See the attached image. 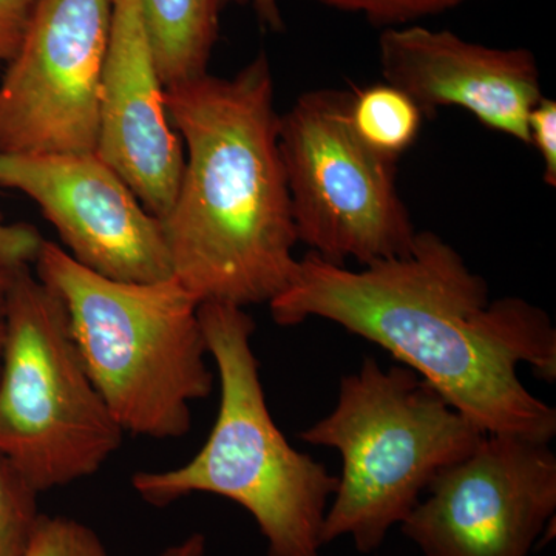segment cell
<instances>
[{"label": "cell", "mask_w": 556, "mask_h": 556, "mask_svg": "<svg viewBox=\"0 0 556 556\" xmlns=\"http://www.w3.org/2000/svg\"><path fill=\"white\" fill-rule=\"evenodd\" d=\"M269 309L280 327L321 318L376 343L485 434L555 438L556 409L518 376L529 365L556 379L551 317L521 298L490 299L484 278L438 233L417 232L405 254L358 270L309 252Z\"/></svg>", "instance_id": "cell-1"}, {"label": "cell", "mask_w": 556, "mask_h": 556, "mask_svg": "<svg viewBox=\"0 0 556 556\" xmlns=\"http://www.w3.org/2000/svg\"><path fill=\"white\" fill-rule=\"evenodd\" d=\"M166 108L185 146L177 195L160 218L172 274L200 303L269 305L294 277L299 240L268 56L232 78L174 84Z\"/></svg>", "instance_id": "cell-2"}, {"label": "cell", "mask_w": 556, "mask_h": 556, "mask_svg": "<svg viewBox=\"0 0 556 556\" xmlns=\"http://www.w3.org/2000/svg\"><path fill=\"white\" fill-rule=\"evenodd\" d=\"M199 316L219 383L214 427L188 463L138 471L131 486L153 507L195 493L226 497L254 518L268 556H320L338 477L292 447L270 415L248 311L206 302L200 303Z\"/></svg>", "instance_id": "cell-3"}, {"label": "cell", "mask_w": 556, "mask_h": 556, "mask_svg": "<svg viewBox=\"0 0 556 556\" xmlns=\"http://www.w3.org/2000/svg\"><path fill=\"white\" fill-rule=\"evenodd\" d=\"M35 268L60 295L80 361L124 434L186 437L192 405L211 396L215 380L199 300L175 277H102L47 240Z\"/></svg>", "instance_id": "cell-4"}, {"label": "cell", "mask_w": 556, "mask_h": 556, "mask_svg": "<svg viewBox=\"0 0 556 556\" xmlns=\"http://www.w3.org/2000/svg\"><path fill=\"white\" fill-rule=\"evenodd\" d=\"M481 428L404 365L382 368L375 357L340 380L329 415L299 434L334 448L342 475L325 517V546L350 538L361 554L382 547L445 468L470 455Z\"/></svg>", "instance_id": "cell-5"}, {"label": "cell", "mask_w": 556, "mask_h": 556, "mask_svg": "<svg viewBox=\"0 0 556 556\" xmlns=\"http://www.w3.org/2000/svg\"><path fill=\"white\" fill-rule=\"evenodd\" d=\"M84 367L60 295L14 276L0 357V452L38 493L89 478L123 442Z\"/></svg>", "instance_id": "cell-6"}, {"label": "cell", "mask_w": 556, "mask_h": 556, "mask_svg": "<svg viewBox=\"0 0 556 556\" xmlns=\"http://www.w3.org/2000/svg\"><path fill=\"white\" fill-rule=\"evenodd\" d=\"M350 91L302 94L278 121L298 240L331 265L367 266L412 248L417 230L396 163L372 152L350 118Z\"/></svg>", "instance_id": "cell-7"}, {"label": "cell", "mask_w": 556, "mask_h": 556, "mask_svg": "<svg viewBox=\"0 0 556 556\" xmlns=\"http://www.w3.org/2000/svg\"><path fill=\"white\" fill-rule=\"evenodd\" d=\"M112 0H40L0 79V156L97 152Z\"/></svg>", "instance_id": "cell-8"}, {"label": "cell", "mask_w": 556, "mask_h": 556, "mask_svg": "<svg viewBox=\"0 0 556 556\" xmlns=\"http://www.w3.org/2000/svg\"><path fill=\"white\" fill-rule=\"evenodd\" d=\"M555 511L551 442L485 434L399 527L422 556H529Z\"/></svg>", "instance_id": "cell-9"}, {"label": "cell", "mask_w": 556, "mask_h": 556, "mask_svg": "<svg viewBox=\"0 0 556 556\" xmlns=\"http://www.w3.org/2000/svg\"><path fill=\"white\" fill-rule=\"evenodd\" d=\"M0 188L35 201L84 268L129 283L174 277L160 218L97 152L0 156Z\"/></svg>", "instance_id": "cell-10"}, {"label": "cell", "mask_w": 556, "mask_h": 556, "mask_svg": "<svg viewBox=\"0 0 556 556\" xmlns=\"http://www.w3.org/2000/svg\"><path fill=\"white\" fill-rule=\"evenodd\" d=\"M383 79L408 94L424 115L467 110L489 129L529 146V115L541 91L535 54L500 49L422 25L387 28L379 38Z\"/></svg>", "instance_id": "cell-11"}, {"label": "cell", "mask_w": 556, "mask_h": 556, "mask_svg": "<svg viewBox=\"0 0 556 556\" xmlns=\"http://www.w3.org/2000/svg\"><path fill=\"white\" fill-rule=\"evenodd\" d=\"M97 155L134 190L150 214L169 212L185 169L166 87L138 0H112V27L100 84Z\"/></svg>", "instance_id": "cell-12"}, {"label": "cell", "mask_w": 556, "mask_h": 556, "mask_svg": "<svg viewBox=\"0 0 556 556\" xmlns=\"http://www.w3.org/2000/svg\"><path fill=\"white\" fill-rule=\"evenodd\" d=\"M164 87L206 75L223 0H138Z\"/></svg>", "instance_id": "cell-13"}, {"label": "cell", "mask_w": 556, "mask_h": 556, "mask_svg": "<svg viewBox=\"0 0 556 556\" xmlns=\"http://www.w3.org/2000/svg\"><path fill=\"white\" fill-rule=\"evenodd\" d=\"M424 116L405 91L388 83L351 93L350 118L357 137L393 163L415 146Z\"/></svg>", "instance_id": "cell-14"}, {"label": "cell", "mask_w": 556, "mask_h": 556, "mask_svg": "<svg viewBox=\"0 0 556 556\" xmlns=\"http://www.w3.org/2000/svg\"><path fill=\"white\" fill-rule=\"evenodd\" d=\"M35 489L0 452V556H22L40 518Z\"/></svg>", "instance_id": "cell-15"}, {"label": "cell", "mask_w": 556, "mask_h": 556, "mask_svg": "<svg viewBox=\"0 0 556 556\" xmlns=\"http://www.w3.org/2000/svg\"><path fill=\"white\" fill-rule=\"evenodd\" d=\"M22 556H110L93 529L67 517L40 515Z\"/></svg>", "instance_id": "cell-16"}, {"label": "cell", "mask_w": 556, "mask_h": 556, "mask_svg": "<svg viewBox=\"0 0 556 556\" xmlns=\"http://www.w3.org/2000/svg\"><path fill=\"white\" fill-rule=\"evenodd\" d=\"M345 13L361 14L371 24L386 28L413 25L428 16L455 10L471 0H314Z\"/></svg>", "instance_id": "cell-17"}, {"label": "cell", "mask_w": 556, "mask_h": 556, "mask_svg": "<svg viewBox=\"0 0 556 556\" xmlns=\"http://www.w3.org/2000/svg\"><path fill=\"white\" fill-rule=\"evenodd\" d=\"M43 237L28 223H10L0 212V265L28 268L35 265Z\"/></svg>", "instance_id": "cell-18"}, {"label": "cell", "mask_w": 556, "mask_h": 556, "mask_svg": "<svg viewBox=\"0 0 556 556\" xmlns=\"http://www.w3.org/2000/svg\"><path fill=\"white\" fill-rule=\"evenodd\" d=\"M529 146H535L543 159L544 181L556 186V102L543 97L530 110Z\"/></svg>", "instance_id": "cell-19"}, {"label": "cell", "mask_w": 556, "mask_h": 556, "mask_svg": "<svg viewBox=\"0 0 556 556\" xmlns=\"http://www.w3.org/2000/svg\"><path fill=\"white\" fill-rule=\"evenodd\" d=\"M39 3L40 0H0V72L20 50Z\"/></svg>", "instance_id": "cell-20"}, {"label": "cell", "mask_w": 556, "mask_h": 556, "mask_svg": "<svg viewBox=\"0 0 556 556\" xmlns=\"http://www.w3.org/2000/svg\"><path fill=\"white\" fill-rule=\"evenodd\" d=\"M223 5H239L251 10L263 30L273 33L285 30L280 0H223Z\"/></svg>", "instance_id": "cell-21"}, {"label": "cell", "mask_w": 556, "mask_h": 556, "mask_svg": "<svg viewBox=\"0 0 556 556\" xmlns=\"http://www.w3.org/2000/svg\"><path fill=\"white\" fill-rule=\"evenodd\" d=\"M17 269L20 268H9V266L0 265V357H2L3 342H5L10 292Z\"/></svg>", "instance_id": "cell-22"}, {"label": "cell", "mask_w": 556, "mask_h": 556, "mask_svg": "<svg viewBox=\"0 0 556 556\" xmlns=\"http://www.w3.org/2000/svg\"><path fill=\"white\" fill-rule=\"evenodd\" d=\"M206 547V536L203 533H192L179 543L164 548L160 556H204Z\"/></svg>", "instance_id": "cell-23"}]
</instances>
